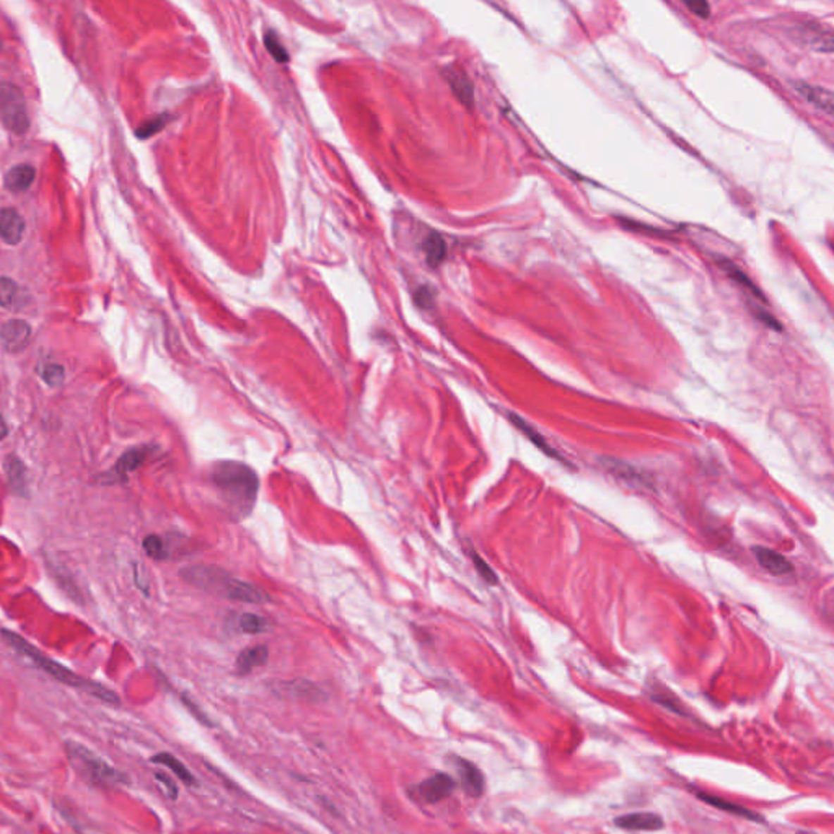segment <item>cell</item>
Masks as SVG:
<instances>
[{"label":"cell","instance_id":"cell-1","mask_svg":"<svg viewBox=\"0 0 834 834\" xmlns=\"http://www.w3.org/2000/svg\"><path fill=\"white\" fill-rule=\"evenodd\" d=\"M222 500L237 517H247L256 502L259 491L258 474L238 461H220L208 474Z\"/></svg>","mask_w":834,"mask_h":834},{"label":"cell","instance_id":"cell-2","mask_svg":"<svg viewBox=\"0 0 834 834\" xmlns=\"http://www.w3.org/2000/svg\"><path fill=\"white\" fill-rule=\"evenodd\" d=\"M4 639L7 640L10 647L17 650L18 654L25 655L26 659H30L36 666H38L39 670H43L44 673L51 675L52 678H54V680L64 683V685H67V686L77 687V690H83L85 692H88V695L95 696V697H98V699H101L104 702L119 704V697L114 695L111 690L104 687L103 685H100V683L85 680V678L75 675L74 671L66 668V666L61 665L59 661L49 659V656H46L43 654V652L33 647V645H31L30 642H26L22 635L13 633V630L4 629Z\"/></svg>","mask_w":834,"mask_h":834},{"label":"cell","instance_id":"cell-3","mask_svg":"<svg viewBox=\"0 0 834 834\" xmlns=\"http://www.w3.org/2000/svg\"><path fill=\"white\" fill-rule=\"evenodd\" d=\"M181 577L191 585L201 588V590L217 593V595L233 599V602L263 604L270 599L261 588L251 585V583L238 580V578L228 575L227 572L217 569V567L192 566L181 571Z\"/></svg>","mask_w":834,"mask_h":834},{"label":"cell","instance_id":"cell-4","mask_svg":"<svg viewBox=\"0 0 834 834\" xmlns=\"http://www.w3.org/2000/svg\"><path fill=\"white\" fill-rule=\"evenodd\" d=\"M67 752H69L70 759L74 761L75 766L80 769V773L95 785L109 787L121 784L126 780V778L109 766L106 761L101 759L90 749L83 747L80 743H67Z\"/></svg>","mask_w":834,"mask_h":834},{"label":"cell","instance_id":"cell-5","mask_svg":"<svg viewBox=\"0 0 834 834\" xmlns=\"http://www.w3.org/2000/svg\"><path fill=\"white\" fill-rule=\"evenodd\" d=\"M0 114L4 126L10 132L22 135L30 129V118L22 92L8 82H4L0 87Z\"/></svg>","mask_w":834,"mask_h":834},{"label":"cell","instance_id":"cell-6","mask_svg":"<svg viewBox=\"0 0 834 834\" xmlns=\"http://www.w3.org/2000/svg\"><path fill=\"white\" fill-rule=\"evenodd\" d=\"M453 790H455V780L445 773L430 776L419 785L421 799L427 804H437V802L445 800L447 797L452 795Z\"/></svg>","mask_w":834,"mask_h":834},{"label":"cell","instance_id":"cell-7","mask_svg":"<svg viewBox=\"0 0 834 834\" xmlns=\"http://www.w3.org/2000/svg\"><path fill=\"white\" fill-rule=\"evenodd\" d=\"M794 87L795 92L800 97H804L811 106H815L818 111L825 113L826 116L834 119V92L818 85H811V83L807 82H797Z\"/></svg>","mask_w":834,"mask_h":834},{"label":"cell","instance_id":"cell-8","mask_svg":"<svg viewBox=\"0 0 834 834\" xmlns=\"http://www.w3.org/2000/svg\"><path fill=\"white\" fill-rule=\"evenodd\" d=\"M453 766H455L458 776L469 797H479L484 792V776L476 764L471 761L463 758H453Z\"/></svg>","mask_w":834,"mask_h":834},{"label":"cell","instance_id":"cell-9","mask_svg":"<svg viewBox=\"0 0 834 834\" xmlns=\"http://www.w3.org/2000/svg\"><path fill=\"white\" fill-rule=\"evenodd\" d=\"M31 328L23 320H10L2 326V346L8 352H20L30 341Z\"/></svg>","mask_w":834,"mask_h":834},{"label":"cell","instance_id":"cell-10","mask_svg":"<svg viewBox=\"0 0 834 834\" xmlns=\"http://www.w3.org/2000/svg\"><path fill=\"white\" fill-rule=\"evenodd\" d=\"M618 828L628 831H659L664 828V820L660 815L650 811H639V813H629V815L618 816L616 820Z\"/></svg>","mask_w":834,"mask_h":834},{"label":"cell","instance_id":"cell-11","mask_svg":"<svg viewBox=\"0 0 834 834\" xmlns=\"http://www.w3.org/2000/svg\"><path fill=\"white\" fill-rule=\"evenodd\" d=\"M25 233V220L12 207H5L0 213V235L5 244H18Z\"/></svg>","mask_w":834,"mask_h":834},{"label":"cell","instance_id":"cell-12","mask_svg":"<svg viewBox=\"0 0 834 834\" xmlns=\"http://www.w3.org/2000/svg\"><path fill=\"white\" fill-rule=\"evenodd\" d=\"M147 448H132V450L126 452L116 461V465H114L111 471L106 473V479H114V481L124 479L130 471H134V469H137L140 465H144V461L147 460Z\"/></svg>","mask_w":834,"mask_h":834},{"label":"cell","instance_id":"cell-13","mask_svg":"<svg viewBox=\"0 0 834 834\" xmlns=\"http://www.w3.org/2000/svg\"><path fill=\"white\" fill-rule=\"evenodd\" d=\"M4 468L12 492L15 495H20V497H25L28 483H26V466L23 465V461L17 456L10 455L5 458Z\"/></svg>","mask_w":834,"mask_h":834},{"label":"cell","instance_id":"cell-14","mask_svg":"<svg viewBox=\"0 0 834 834\" xmlns=\"http://www.w3.org/2000/svg\"><path fill=\"white\" fill-rule=\"evenodd\" d=\"M753 552L761 567L774 575H785V573L792 572V564L779 552L768 549V547H754Z\"/></svg>","mask_w":834,"mask_h":834},{"label":"cell","instance_id":"cell-15","mask_svg":"<svg viewBox=\"0 0 834 834\" xmlns=\"http://www.w3.org/2000/svg\"><path fill=\"white\" fill-rule=\"evenodd\" d=\"M268 659H269L268 647H266V645H254V647L244 649L242 654L238 655L237 664H235V668H237L238 675H248V673H251L256 666L264 665L266 661H268Z\"/></svg>","mask_w":834,"mask_h":834},{"label":"cell","instance_id":"cell-16","mask_svg":"<svg viewBox=\"0 0 834 834\" xmlns=\"http://www.w3.org/2000/svg\"><path fill=\"white\" fill-rule=\"evenodd\" d=\"M36 170L31 165H15L13 168L8 170L5 175V186L12 192H25L35 181Z\"/></svg>","mask_w":834,"mask_h":834},{"label":"cell","instance_id":"cell-17","mask_svg":"<svg viewBox=\"0 0 834 834\" xmlns=\"http://www.w3.org/2000/svg\"><path fill=\"white\" fill-rule=\"evenodd\" d=\"M696 795H697V799H701L702 802H706V804L712 805L714 808H717V810H722V811H726V813H730V815L743 816V818H748V820H753V821H761V820H763V818H761L758 815V813L748 810V808H745L742 805L733 804V802H728L726 799H721V797H717V795L706 794V792H696Z\"/></svg>","mask_w":834,"mask_h":834},{"label":"cell","instance_id":"cell-18","mask_svg":"<svg viewBox=\"0 0 834 834\" xmlns=\"http://www.w3.org/2000/svg\"><path fill=\"white\" fill-rule=\"evenodd\" d=\"M152 763L161 764V766H165V768L171 769V773L178 776V778L182 782H185L186 785H192L196 782L194 776L191 774V771L187 769L186 766L182 764L181 761L178 758H176V756H173V754H170V753H158V754H155L154 758H152Z\"/></svg>","mask_w":834,"mask_h":834},{"label":"cell","instance_id":"cell-19","mask_svg":"<svg viewBox=\"0 0 834 834\" xmlns=\"http://www.w3.org/2000/svg\"><path fill=\"white\" fill-rule=\"evenodd\" d=\"M424 251H425V256H427V263L430 266H437L442 263V259L445 258V242H443V238L440 237L439 233H430L429 237L425 238L424 242Z\"/></svg>","mask_w":834,"mask_h":834},{"label":"cell","instance_id":"cell-20","mask_svg":"<svg viewBox=\"0 0 834 834\" xmlns=\"http://www.w3.org/2000/svg\"><path fill=\"white\" fill-rule=\"evenodd\" d=\"M448 82H450V85L453 88V92H455V95L460 98V100L466 104V106H471L473 104V85L471 82L468 80V78L463 75V74H458V72H452L450 77H448Z\"/></svg>","mask_w":834,"mask_h":834},{"label":"cell","instance_id":"cell-21","mask_svg":"<svg viewBox=\"0 0 834 834\" xmlns=\"http://www.w3.org/2000/svg\"><path fill=\"white\" fill-rule=\"evenodd\" d=\"M510 419H512L514 425H517L518 429H520L521 432H523V434L526 435V439H530L531 442L535 443L536 447L541 448V450H543V452L546 453V455L557 456V455H556V452H552V448H551L549 445H547V442L543 439V435H540L538 432H536V430L533 429V427H531V425L528 424V422L521 421L520 417H517V416H510Z\"/></svg>","mask_w":834,"mask_h":834},{"label":"cell","instance_id":"cell-22","mask_svg":"<svg viewBox=\"0 0 834 834\" xmlns=\"http://www.w3.org/2000/svg\"><path fill=\"white\" fill-rule=\"evenodd\" d=\"M805 43L815 51L834 52V35L825 33V31H811V33H807Z\"/></svg>","mask_w":834,"mask_h":834},{"label":"cell","instance_id":"cell-23","mask_svg":"<svg viewBox=\"0 0 834 834\" xmlns=\"http://www.w3.org/2000/svg\"><path fill=\"white\" fill-rule=\"evenodd\" d=\"M238 626H239V629H242V633H244V634H261L269 628L268 621L254 613L242 614V616H239Z\"/></svg>","mask_w":834,"mask_h":834},{"label":"cell","instance_id":"cell-24","mask_svg":"<svg viewBox=\"0 0 834 834\" xmlns=\"http://www.w3.org/2000/svg\"><path fill=\"white\" fill-rule=\"evenodd\" d=\"M722 268L726 269V273L730 275V278H732L733 280H737L738 284H742V285L745 287V289L752 292V294H753V295H756V297H758L759 300H763V299H764L763 294H761L758 287H756V285L752 282V280H749V279L747 278V274H745L743 270L740 269V268H737V266H735L733 263H730V261H726V263L722 264Z\"/></svg>","mask_w":834,"mask_h":834},{"label":"cell","instance_id":"cell-25","mask_svg":"<svg viewBox=\"0 0 834 834\" xmlns=\"http://www.w3.org/2000/svg\"><path fill=\"white\" fill-rule=\"evenodd\" d=\"M264 44L268 51L270 52V56L274 57L275 61L279 62V64H285V62H289V52L280 43L279 36L274 33V31H268L264 36Z\"/></svg>","mask_w":834,"mask_h":834},{"label":"cell","instance_id":"cell-26","mask_svg":"<svg viewBox=\"0 0 834 834\" xmlns=\"http://www.w3.org/2000/svg\"><path fill=\"white\" fill-rule=\"evenodd\" d=\"M144 549L147 554L152 557V559H166L168 557V551H166V546H165V541L160 538V536L156 535H149L144 538Z\"/></svg>","mask_w":834,"mask_h":834},{"label":"cell","instance_id":"cell-27","mask_svg":"<svg viewBox=\"0 0 834 834\" xmlns=\"http://www.w3.org/2000/svg\"><path fill=\"white\" fill-rule=\"evenodd\" d=\"M41 377L48 385L51 387H59V385L64 382V377H66V372L64 368L61 367L59 363H46L41 367L39 370Z\"/></svg>","mask_w":834,"mask_h":834},{"label":"cell","instance_id":"cell-28","mask_svg":"<svg viewBox=\"0 0 834 834\" xmlns=\"http://www.w3.org/2000/svg\"><path fill=\"white\" fill-rule=\"evenodd\" d=\"M15 294H17V284L4 275L0 280V304L4 306H12Z\"/></svg>","mask_w":834,"mask_h":834},{"label":"cell","instance_id":"cell-29","mask_svg":"<svg viewBox=\"0 0 834 834\" xmlns=\"http://www.w3.org/2000/svg\"><path fill=\"white\" fill-rule=\"evenodd\" d=\"M166 124V118L165 116H158V118H154L150 119L144 124V126H140L137 129V137L140 139H147L150 135H154L155 132H158V130L163 127Z\"/></svg>","mask_w":834,"mask_h":834},{"label":"cell","instance_id":"cell-30","mask_svg":"<svg viewBox=\"0 0 834 834\" xmlns=\"http://www.w3.org/2000/svg\"><path fill=\"white\" fill-rule=\"evenodd\" d=\"M652 699L661 704V706L668 707L670 711H673L676 714H685V711H683L681 706H680V701H678L675 696H671L670 692H666V691L655 692V695H652Z\"/></svg>","mask_w":834,"mask_h":834},{"label":"cell","instance_id":"cell-31","mask_svg":"<svg viewBox=\"0 0 834 834\" xmlns=\"http://www.w3.org/2000/svg\"><path fill=\"white\" fill-rule=\"evenodd\" d=\"M473 561H474V566H476L478 572L481 573V575L484 577V580L489 582V583H495V575H494V572H492L491 569H489L486 562H484V561L481 559V557H479L478 554H473Z\"/></svg>","mask_w":834,"mask_h":834},{"label":"cell","instance_id":"cell-32","mask_svg":"<svg viewBox=\"0 0 834 834\" xmlns=\"http://www.w3.org/2000/svg\"><path fill=\"white\" fill-rule=\"evenodd\" d=\"M685 5L691 10L692 13L697 15V17H701V18H707L709 13H711V5L706 4V2H686Z\"/></svg>","mask_w":834,"mask_h":834},{"label":"cell","instance_id":"cell-33","mask_svg":"<svg viewBox=\"0 0 834 834\" xmlns=\"http://www.w3.org/2000/svg\"><path fill=\"white\" fill-rule=\"evenodd\" d=\"M155 778L158 779V780H161V784H163L166 787V790H168V794H170L171 799H176V795H178V787H176L173 784V780L168 779V778H166V776L160 774V773H156Z\"/></svg>","mask_w":834,"mask_h":834}]
</instances>
